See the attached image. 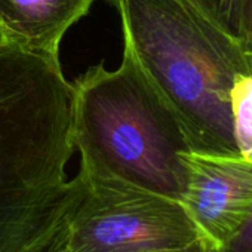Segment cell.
<instances>
[{"instance_id": "5b68a950", "label": "cell", "mask_w": 252, "mask_h": 252, "mask_svg": "<svg viewBox=\"0 0 252 252\" xmlns=\"http://www.w3.org/2000/svg\"><path fill=\"white\" fill-rule=\"evenodd\" d=\"M95 0H0L6 43L60 61V45Z\"/></svg>"}, {"instance_id": "6da1fadb", "label": "cell", "mask_w": 252, "mask_h": 252, "mask_svg": "<svg viewBox=\"0 0 252 252\" xmlns=\"http://www.w3.org/2000/svg\"><path fill=\"white\" fill-rule=\"evenodd\" d=\"M125 52L158 91L191 152L240 153L234 85L252 73V49L211 12L183 0H114Z\"/></svg>"}, {"instance_id": "277c9868", "label": "cell", "mask_w": 252, "mask_h": 252, "mask_svg": "<svg viewBox=\"0 0 252 252\" xmlns=\"http://www.w3.org/2000/svg\"><path fill=\"white\" fill-rule=\"evenodd\" d=\"M180 202L215 252L252 215V162L240 153L184 150Z\"/></svg>"}, {"instance_id": "8992f818", "label": "cell", "mask_w": 252, "mask_h": 252, "mask_svg": "<svg viewBox=\"0 0 252 252\" xmlns=\"http://www.w3.org/2000/svg\"><path fill=\"white\" fill-rule=\"evenodd\" d=\"M231 113L240 155L252 162V73L240 79L231 92Z\"/></svg>"}, {"instance_id": "7a4b0ae2", "label": "cell", "mask_w": 252, "mask_h": 252, "mask_svg": "<svg viewBox=\"0 0 252 252\" xmlns=\"http://www.w3.org/2000/svg\"><path fill=\"white\" fill-rule=\"evenodd\" d=\"M71 86V134L80 168L180 200L181 153L189 147L172 113L134 58L123 51L116 70L95 64Z\"/></svg>"}, {"instance_id": "9c48e42d", "label": "cell", "mask_w": 252, "mask_h": 252, "mask_svg": "<svg viewBox=\"0 0 252 252\" xmlns=\"http://www.w3.org/2000/svg\"><path fill=\"white\" fill-rule=\"evenodd\" d=\"M150 252H215V249L212 248V245L205 240L203 237L190 243V245H186V246H181V248H172V249H160V251H150Z\"/></svg>"}, {"instance_id": "52a82bcc", "label": "cell", "mask_w": 252, "mask_h": 252, "mask_svg": "<svg viewBox=\"0 0 252 252\" xmlns=\"http://www.w3.org/2000/svg\"><path fill=\"white\" fill-rule=\"evenodd\" d=\"M113 2L114 0H108V3ZM183 2L209 11L242 37V23L246 0H183Z\"/></svg>"}, {"instance_id": "ba28073f", "label": "cell", "mask_w": 252, "mask_h": 252, "mask_svg": "<svg viewBox=\"0 0 252 252\" xmlns=\"http://www.w3.org/2000/svg\"><path fill=\"white\" fill-rule=\"evenodd\" d=\"M217 252H252V215Z\"/></svg>"}, {"instance_id": "8fae6325", "label": "cell", "mask_w": 252, "mask_h": 252, "mask_svg": "<svg viewBox=\"0 0 252 252\" xmlns=\"http://www.w3.org/2000/svg\"><path fill=\"white\" fill-rule=\"evenodd\" d=\"M5 43H6V40H5V36H3L2 30H0V46H2V45H5Z\"/></svg>"}, {"instance_id": "3957f363", "label": "cell", "mask_w": 252, "mask_h": 252, "mask_svg": "<svg viewBox=\"0 0 252 252\" xmlns=\"http://www.w3.org/2000/svg\"><path fill=\"white\" fill-rule=\"evenodd\" d=\"M77 194L40 252H150L202 239L180 200L79 168Z\"/></svg>"}, {"instance_id": "30bf717a", "label": "cell", "mask_w": 252, "mask_h": 252, "mask_svg": "<svg viewBox=\"0 0 252 252\" xmlns=\"http://www.w3.org/2000/svg\"><path fill=\"white\" fill-rule=\"evenodd\" d=\"M242 37L252 49V0L245 2V14L242 23Z\"/></svg>"}]
</instances>
